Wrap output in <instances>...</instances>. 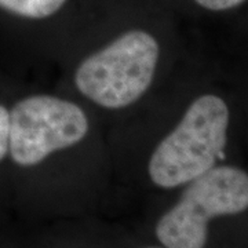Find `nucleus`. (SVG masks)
I'll list each match as a JSON object with an SVG mask.
<instances>
[{
    "label": "nucleus",
    "mask_w": 248,
    "mask_h": 248,
    "mask_svg": "<svg viewBox=\"0 0 248 248\" xmlns=\"http://www.w3.org/2000/svg\"><path fill=\"white\" fill-rule=\"evenodd\" d=\"M149 248H155V247H149Z\"/></svg>",
    "instance_id": "6e6552de"
},
{
    "label": "nucleus",
    "mask_w": 248,
    "mask_h": 248,
    "mask_svg": "<svg viewBox=\"0 0 248 248\" xmlns=\"http://www.w3.org/2000/svg\"><path fill=\"white\" fill-rule=\"evenodd\" d=\"M160 57L155 36L133 29L89 55L75 73L83 97L105 109H123L140 101L153 83Z\"/></svg>",
    "instance_id": "f03ea898"
},
{
    "label": "nucleus",
    "mask_w": 248,
    "mask_h": 248,
    "mask_svg": "<svg viewBox=\"0 0 248 248\" xmlns=\"http://www.w3.org/2000/svg\"><path fill=\"white\" fill-rule=\"evenodd\" d=\"M66 0H0V9L27 19L51 17L62 9Z\"/></svg>",
    "instance_id": "39448f33"
},
{
    "label": "nucleus",
    "mask_w": 248,
    "mask_h": 248,
    "mask_svg": "<svg viewBox=\"0 0 248 248\" xmlns=\"http://www.w3.org/2000/svg\"><path fill=\"white\" fill-rule=\"evenodd\" d=\"M9 108L0 104V163L9 156Z\"/></svg>",
    "instance_id": "423d86ee"
},
{
    "label": "nucleus",
    "mask_w": 248,
    "mask_h": 248,
    "mask_svg": "<svg viewBox=\"0 0 248 248\" xmlns=\"http://www.w3.org/2000/svg\"><path fill=\"white\" fill-rule=\"evenodd\" d=\"M196 3L210 11H226L240 6L244 0H195Z\"/></svg>",
    "instance_id": "0eeeda50"
},
{
    "label": "nucleus",
    "mask_w": 248,
    "mask_h": 248,
    "mask_svg": "<svg viewBox=\"0 0 248 248\" xmlns=\"http://www.w3.org/2000/svg\"><path fill=\"white\" fill-rule=\"evenodd\" d=\"M9 116V157L19 167H33L72 148L90 130L89 117L79 105L45 94L17 101Z\"/></svg>",
    "instance_id": "20e7f679"
},
{
    "label": "nucleus",
    "mask_w": 248,
    "mask_h": 248,
    "mask_svg": "<svg viewBox=\"0 0 248 248\" xmlns=\"http://www.w3.org/2000/svg\"><path fill=\"white\" fill-rule=\"evenodd\" d=\"M248 210V174L233 166H215L187 184L178 202L156 225L166 248H204L208 222Z\"/></svg>",
    "instance_id": "7ed1b4c3"
},
{
    "label": "nucleus",
    "mask_w": 248,
    "mask_h": 248,
    "mask_svg": "<svg viewBox=\"0 0 248 248\" xmlns=\"http://www.w3.org/2000/svg\"><path fill=\"white\" fill-rule=\"evenodd\" d=\"M229 108L215 94H204L187 107L181 122L161 140L148 164L152 182L163 189L186 185L223 157Z\"/></svg>",
    "instance_id": "f257e3e1"
}]
</instances>
